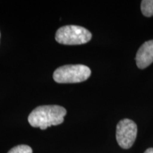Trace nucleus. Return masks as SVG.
<instances>
[{"instance_id":"4","label":"nucleus","mask_w":153,"mask_h":153,"mask_svg":"<svg viewBox=\"0 0 153 153\" xmlns=\"http://www.w3.org/2000/svg\"><path fill=\"white\" fill-rule=\"evenodd\" d=\"M137 125L133 120L125 118L120 120L116 126V140L120 148H131L137 137Z\"/></svg>"},{"instance_id":"6","label":"nucleus","mask_w":153,"mask_h":153,"mask_svg":"<svg viewBox=\"0 0 153 153\" xmlns=\"http://www.w3.org/2000/svg\"><path fill=\"white\" fill-rule=\"evenodd\" d=\"M141 11L145 16H153V0H143L141 1Z\"/></svg>"},{"instance_id":"3","label":"nucleus","mask_w":153,"mask_h":153,"mask_svg":"<svg viewBox=\"0 0 153 153\" xmlns=\"http://www.w3.org/2000/svg\"><path fill=\"white\" fill-rule=\"evenodd\" d=\"M92 37L87 28L76 25H68L60 27L55 33V40L63 45H82L90 41Z\"/></svg>"},{"instance_id":"7","label":"nucleus","mask_w":153,"mask_h":153,"mask_svg":"<svg viewBox=\"0 0 153 153\" xmlns=\"http://www.w3.org/2000/svg\"><path fill=\"white\" fill-rule=\"evenodd\" d=\"M8 153H33V150L28 145H19L11 148Z\"/></svg>"},{"instance_id":"9","label":"nucleus","mask_w":153,"mask_h":153,"mask_svg":"<svg viewBox=\"0 0 153 153\" xmlns=\"http://www.w3.org/2000/svg\"><path fill=\"white\" fill-rule=\"evenodd\" d=\"M0 36H1V34H0Z\"/></svg>"},{"instance_id":"5","label":"nucleus","mask_w":153,"mask_h":153,"mask_svg":"<svg viewBox=\"0 0 153 153\" xmlns=\"http://www.w3.org/2000/svg\"><path fill=\"white\" fill-rule=\"evenodd\" d=\"M137 66L140 69H145L153 62V40L146 41L141 45L137 52Z\"/></svg>"},{"instance_id":"2","label":"nucleus","mask_w":153,"mask_h":153,"mask_svg":"<svg viewBox=\"0 0 153 153\" xmlns=\"http://www.w3.org/2000/svg\"><path fill=\"white\" fill-rule=\"evenodd\" d=\"M91 73L90 68L84 65H67L57 68L53 76L57 83H79L86 81Z\"/></svg>"},{"instance_id":"1","label":"nucleus","mask_w":153,"mask_h":153,"mask_svg":"<svg viewBox=\"0 0 153 153\" xmlns=\"http://www.w3.org/2000/svg\"><path fill=\"white\" fill-rule=\"evenodd\" d=\"M67 111L58 105H44L36 107L28 117V123L32 127L45 130L52 126L62 123Z\"/></svg>"},{"instance_id":"8","label":"nucleus","mask_w":153,"mask_h":153,"mask_svg":"<svg viewBox=\"0 0 153 153\" xmlns=\"http://www.w3.org/2000/svg\"><path fill=\"white\" fill-rule=\"evenodd\" d=\"M144 153H153V148H148Z\"/></svg>"}]
</instances>
